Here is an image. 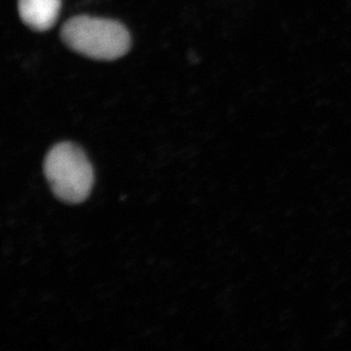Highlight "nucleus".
I'll return each mask as SVG.
<instances>
[{
  "label": "nucleus",
  "mask_w": 351,
  "mask_h": 351,
  "mask_svg": "<svg viewBox=\"0 0 351 351\" xmlns=\"http://www.w3.org/2000/svg\"><path fill=\"white\" fill-rule=\"evenodd\" d=\"M62 39L71 49L93 60H117L130 48L129 32L115 21L77 16L62 27Z\"/></svg>",
  "instance_id": "1"
},
{
  "label": "nucleus",
  "mask_w": 351,
  "mask_h": 351,
  "mask_svg": "<svg viewBox=\"0 0 351 351\" xmlns=\"http://www.w3.org/2000/svg\"><path fill=\"white\" fill-rule=\"evenodd\" d=\"M45 176L57 198L79 204L93 186V169L86 153L72 143H57L47 154Z\"/></svg>",
  "instance_id": "2"
},
{
  "label": "nucleus",
  "mask_w": 351,
  "mask_h": 351,
  "mask_svg": "<svg viewBox=\"0 0 351 351\" xmlns=\"http://www.w3.org/2000/svg\"><path fill=\"white\" fill-rule=\"evenodd\" d=\"M62 0H19L21 19L32 30H49L60 15Z\"/></svg>",
  "instance_id": "3"
}]
</instances>
